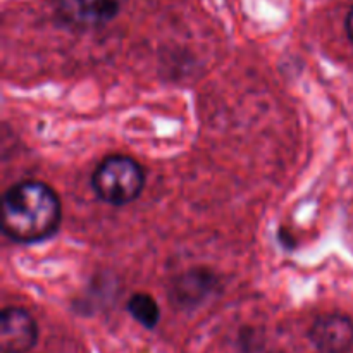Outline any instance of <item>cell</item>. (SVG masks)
<instances>
[{
	"label": "cell",
	"instance_id": "1",
	"mask_svg": "<svg viewBox=\"0 0 353 353\" xmlns=\"http://www.w3.org/2000/svg\"><path fill=\"white\" fill-rule=\"evenodd\" d=\"M61 199L41 181H21L2 199V230L17 243H37L57 233Z\"/></svg>",
	"mask_w": 353,
	"mask_h": 353
},
{
	"label": "cell",
	"instance_id": "2",
	"mask_svg": "<svg viewBox=\"0 0 353 353\" xmlns=\"http://www.w3.org/2000/svg\"><path fill=\"white\" fill-rule=\"evenodd\" d=\"M92 186L102 202L123 207L140 196L145 186V171L128 155H110L93 171Z\"/></svg>",
	"mask_w": 353,
	"mask_h": 353
},
{
	"label": "cell",
	"instance_id": "3",
	"mask_svg": "<svg viewBox=\"0 0 353 353\" xmlns=\"http://www.w3.org/2000/svg\"><path fill=\"white\" fill-rule=\"evenodd\" d=\"M126 0H57V14L64 24L86 31L109 24Z\"/></svg>",
	"mask_w": 353,
	"mask_h": 353
},
{
	"label": "cell",
	"instance_id": "4",
	"mask_svg": "<svg viewBox=\"0 0 353 353\" xmlns=\"http://www.w3.org/2000/svg\"><path fill=\"white\" fill-rule=\"evenodd\" d=\"M38 343V324L28 310L7 307L0 316L2 353H28Z\"/></svg>",
	"mask_w": 353,
	"mask_h": 353
},
{
	"label": "cell",
	"instance_id": "5",
	"mask_svg": "<svg viewBox=\"0 0 353 353\" xmlns=\"http://www.w3.org/2000/svg\"><path fill=\"white\" fill-rule=\"evenodd\" d=\"M309 340L321 353H348L353 347V321L343 314H323L314 321Z\"/></svg>",
	"mask_w": 353,
	"mask_h": 353
},
{
	"label": "cell",
	"instance_id": "6",
	"mask_svg": "<svg viewBox=\"0 0 353 353\" xmlns=\"http://www.w3.org/2000/svg\"><path fill=\"white\" fill-rule=\"evenodd\" d=\"M219 288L216 276L207 269H190L174 279L171 288V299L179 309L192 310L202 305L214 292Z\"/></svg>",
	"mask_w": 353,
	"mask_h": 353
},
{
	"label": "cell",
	"instance_id": "7",
	"mask_svg": "<svg viewBox=\"0 0 353 353\" xmlns=\"http://www.w3.org/2000/svg\"><path fill=\"white\" fill-rule=\"evenodd\" d=\"M128 312L131 314L138 324L145 327V330H154L161 321V309L154 296L147 295V293H134L130 300H128Z\"/></svg>",
	"mask_w": 353,
	"mask_h": 353
},
{
	"label": "cell",
	"instance_id": "8",
	"mask_svg": "<svg viewBox=\"0 0 353 353\" xmlns=\"http://www.w3.org/2000/svg\"><path fill=\"white\" fill-rule=\"evenodd\" d=\"M345 28H347L348 38H350V40L353 41V7H352L350 12H348L347 21H345Z\"/></svg>",
	"mask_w": 353,
	"mask_h": 353
}]
</instances>
